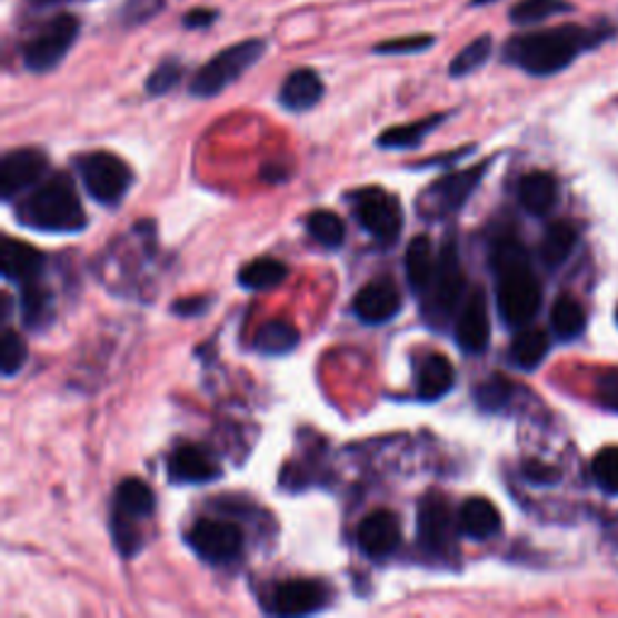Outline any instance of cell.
Listing matches in <instances>:
<instances>
[{"label":"cell","mask_w":618,"mask_h":618,"mask_svg":"<svg viewBox=\"0 0 618 618\" xmlns=\"http://www.w3.org/2000/svg\"><path fill=\"white\" fill-rule=\"evenodd\" d=\"M307 230L315 237V242L327 249H339L346 240V225L331 210H315L307 220Z\"/></svg>","instance_id":"e575fe53"},{"label":"cell","mask_w":618,"mask_h":618,"mask_svg":"<svg viewBox=\"0 0 618 618\" xmlns=\"http://www.w3.org/2000/svg\"><path fill=\"white\" fill-rule=\"evenodd\" d=\"M418 541L432 556L455 551V519L442 496L430 494L418 505Z\"/></svg>","instance_id":"8fae6325"},{"label":"cell","mask_w":618,"mask_h":618,"mask_svg":"<svg viewBox=\"0 0 618 618\" xmlns=\"http://www.w3.org/2000/svg\"><path fill=\"white\" fill-rule=\"evenodd\" d=\"M263 53H266L263 39H245L240 44L222 49L208 63H203L199 68V73L193 76L189 86L191 97H199V100L218 97L222 90H228L232 82L240 80L251 66H257Z\"/></svg>","instance_id":"277c9868"},{"label":"cell","mask_w":618,"mask_h":618,"mask_svg":"<svg viewBox=\"0 0 618 618\" xmlns=\"http://www.w3.org/2000/svg\"><path fill=\"white\" fill-rule=\"evenodd\" d=\"M32 6H39V8H47V6H56V3H63V0H30Z\"/></svg>","instance_id":"f6af8a7d"},{"label":"cell","mask_w":618,"mask_h":618,"mask_svg":"<svg viewBox=\"0 0 618 618\" xmlns=\"http://www.w3.org/2000/svg\"><path fill=\"white\" fill-rule=\"evenodd\" d=\"M346 199L353 203V213L362 230H368L377 242L395 245L403 228L401 203L395 193L382 189H360Z\"/></svg>","instance_id":"ba28073f"},{"label":"cell","mask_w":618,"mask_h":618,"mask_svg":"<svg viewBox=\"0 0 618 618\" xmlns=\"http://www.w3.org/2000/svg\"><path fill=\"white\" fill-rule=\"evenodd\" d=\"M76 170L88 193L102 206H119L133 185V172L114 152H86L76 158Z\"/></svg>","instance_id":"8992f818"},{"label":"cell","mask_w":618,"mask_h":618,"mask_svg":"<svg viewBox=\"0 0 618 618\" xmlns=\"http://www.w3.org/2000/svg\"><path fill=\"white\" fill-rule=\"evenodd\" d=\"M486 170L488 165H476L471 170L447 175L435 181V185H430L423 191V196H420V216L430 220H440L457 213V210L467 206L476 187L481 185Z\"/></svg>","instance_id":"9c48e42d"},{"label":"cell","mask_w":618,"mask_h":618,"mask_svg":"<svg viewBox=\"0 0 618 618\" xmlns=\"http://www.w3.org/2000/svg\"><path fill=\"white\" fill-rule=\"evenodd\" d=\"M435 44V37L430 34H413V37H399L389 41H379L375 53L379 56H403V53H420L428 51Z\"/></svg>","instance_id":"ab89813d"},{"label":"cell","mask_w":618,"mask_h":618,"mask_svg":"<svg viewBox=\"0 0 618 618\" xmlns=\"http://www.w3.org/2000/svg\"><path fill=\"white\" fill-rule=\"evenodd\" d=\"M517 193L527 213L546 216L558 203V181L549 172H529L519 181Z\"/></svg>","instance_id":"7402d4cb"},{"label":"cell","mask_w":618,"mask_h":618,"mask_svg":"<svg viewBox=\"0 0 618 618\" xmlns=\"http://www.w3.org/2000/svg\"><path fill=\"white\" fill-rule=\"evenodd\" d=\"M218 20V12L216 10H208V8H199V10H191L181 20V24L187 27V30H206L208 24H213Z\"/></svg>","instance_id":"7bdbcfd3"},{"label":"cell","mask_w":618,"mask_h":618,"mask_svg":"<svg viewBox=\"0 0 618 618\" xmlns=\"http://www.w3.org/2000/svg\"><path fill=\"white\" fill-rule=\"evenodd\" d=\"M578 247V230L568 220H558L549 225V230L544 232L541 240V261L549 266V269H558L560 263H566L570 255Z\"/></svg>","instance_id":"d4e9b609"},{"label":"cell","mask_w":618,"mask_h":618,"mask_svg":"<svg viewBox=\"0 0 618 618\" xmlns=\"http://www.w3.org/2000/svg\"><path fill=\"white\" fill-rule=\"evenodd\" d=\"M616 319H618V312H616Z\"/></svg>","instance_id":"7dc6e473"},{"label":"cell","mask_w":618,"mask_h":618,"mask_svg":"<svg viewBox=\"0 0 618 618\" xmlns=\"http://www.w3.org/2000/svg\"><path fill=\"white\" fill-rule=\"evenodd\" d=\"M464 286H467V278H464L461 271L457 242L449 240L447 245H442V251L438 257V269H435V276L426 290L423 317L428 319L430 327L440 329L457 315Z\"/></svg>","instance_id":"5b68a950"},{"label":"cell","mask_w":618,"mask_h":618,"mask_svg":"<svg viewBox=\"0 0 618 618\" xmlns=\"http://www.w3.org/2000/svg\"><path fill=\"white\" fill-rule=\"evenodd\" d=\"M288 273L290 271H288V266L283 261L271 259V257H261V259L245 263L240 276H237V280H240V286L245 290L261 292V290L278 288L288 278Z\"/></svg>","instance_id":"4316f807"},{"label":"cell","mask_w":618,"mask_h":618,"mask_svg":"<svg viewBox=\"0 0 618 618\" xmlns=\"http://www.w3.org/2000/svg\"><path fill=\"white\" fill-rule=\"evenodd\" d=\"M358 546L370 558H387L401 546V522L391 510H375L358 527Z\"/></svg>","instance_id":"2e32d148"},{"label":"cell","mask_w":618,"mask_h":618,"mask_svg":"<svg viewBox=\"0 0 618 618\" xmlns=\"http://www.w3.org/2000/svg\"><path fill=\"white\" fill-rule=\"evenodd\" d=\"M455 339L464 353L479 356L490 343V317H488V302L481 288H474L469 298L464 300L457 315L455 325Z\"/></svg>","instance_id":"4fadbf2b"},{"label":"cell","mask_w":618,"mask_h":618,"mask_svg":"<svg viewBox=\"0 0 618 618\" xmlns=\"http://www.w3.org/2000/svg\"><path fill=\"white\" fill-rule=\"evenodd\" d=\"M490 53H494V39H490L488 34L474 39L471 44L464 47L455 56L452 63H449V76H452V78H467V76L476 73V70L484 68L488 63Z\"/></svg>","instance_id":"836d02e7"},{"label":"cell","mask_w":618,"mask_h":618,"mask_svg":"<svg viewBox=\"0 0 618 618\" xmlns=\"http://www.w3.org/2000/svg\"><path fill=\"white\" fill-rule=\"evenodd\" d=\"M570 10L572 6L568 0H519L510 10V22L517 27H531Z\"/></svg>","instance_id":"1f68e13d"},{"label":"cell","mask_w":618,"mask_h":618,"mask_svg":"<svg viewBox=\"0 0 618 618\" xmlns=\"http://www.w3.org/2000/svg\"><path fill=\"white\" fill-rule=\"evenodd\" d=\"M117 502H119V512L129 515L133 519H146L154 510L152 490L140 479L121 481V486L117 488Z\"/></svg>","instance_id":"4dcf8cb0"},{"label":"cell","mask_w":618,"mask_h":618,"mask_svg":"<svg viewBox=\"0 0 618 618\" xmlns=\"http://www.w3.org/2000/svg\"><path fill=\"white\" fill-rule=\"evenodd\" d=\"M488 3H494V0H471V6H488Z\"/></svg>","instance_id":"bcb514c9"},{"label":"cell","mask_w":618,"mask_h":618,"mask_svg":"<svg viewBox=\"0 0 618 618\" xmlns=\"http://www.w3.org/2000/svg\"><path fill=\"white\" fill-rule=\"evenodd\" d=\"M300 333L292 325L283 319L266 321V325L255 336V348L263 356H286L298 348Z\"/></svg>","instance_id":"83f0119b"},{"label":"cell","mask_w":618,"mask_h":618,"mask_svg":"<svg viewBox=\"0 0 618 618\" xmlns=\"http://www.w3.org/2000/svg\"><path fill=\"white\" fill-rule=\"evenodd\" d=\"M49 170V158L37 148L10 150L0 162V193L10 201L24 189L34 187Z\"/></svg>","instance_id":"7c38bea8"},{"label":"cell","mask_w":618,"mask_h":618,"mask_svg":"<svg viewBox=\"0 0 618 618\" xmlns=\"http://www.w3.org/2000/svg\"><path fill=\"white\" fill-rule=\"evenodd\" d=\"M416 387H418L420 401H428V403L440 401L455 387V368H452V362H449L440 353L426 356L423 362H420V368H418Z\"/></svg>","instance_id":"44dd1931"},{"label":"cell","mask_w":618,"mask_h":618,"mask_svg":"<svg viewBox=\"0 0 618 618\" xmlns=\"http://www.w3.org/2000/svg\"><path fill=\"white\" fill-rule=\"evenodd\" d=\"M20 307H22L24 327L32 329V331L44 329L49 321L53 319V298H51V292L44 286L34 283V280H30V283H24Z\"/></svg>","instance_id":"f1b7e54d"},{"label":"cell","mask_w":618,"mask_h":618,"mask_svg":"<svg viewBox=\"0 0 618 618\" xmlns=\"http://www.w3.org/2000/svg\"><path fill=\"white\" fill-rule=\"evenodd\" d=\"M321 97H325V82L312 68H298L283 80L278 92V102L292 114H302V111L315 109Z\"/></svg>","instance_id":"ac0fdd59"},{"label":"cell","mask_w":618,"mask_h":618,"mask_svg":"<svg viewBox=\"0 0 618 618\" xmlns=\"http://www.w3.org/2000/svg\"><path fill=\"white\" fill-rule=\"evenodd\" d=\"M131 519L133 517L123 515V512H114V517H111L114 544H117V549L121 551V556H126V558H131L140 551V534H138V529H136Z\"/></svg>","instance_id":"f35d334b"},{"label":"cell","mask_w":618,"mask_h":618,"mask_svg":"<svg viewBox=\"0 0 618 618\" xmlns=\"http://www.w3.org/2000/svg\"><path fill=\"white\" fill-rule=\"evenodd\" d=\"M44 255L32 245L12 240V237H6L3 240V249H0V271L12 283H30V280H37V276L44 269Z\"/></svg>","instance_id":"d6986e66"},{"label":"cell","mask_w":618,"mask_h":618,"mask_svg":"<svg viewBox=\"0 0 618 618\" xmlns=\"http://www.w3.org/2000/svg\"><path fill=\"white\" fill-rule=\"evenodd\" d=\"M592 479L609 496H618V445L604 447L592 459Z\"/></svg>","instance_id":"d590c367"},{"label":"cell","mask_w":618,"mask_h":618,"mask_svg":"<svg viewBox=\"0 0 618 618\" xmlns=\"http://www.w3.org/2000/svg\"><path fill=\"white\" fill-rule=\"evenodd\" d=\"M525 476L531 484H539V486H549L558 479V471L551 467H544L539 461H529L525 467Z\"/></svg>","instance_id":"ee69618b"},{"label":"cell","mask_w":618,"mask_h":618,"mask_svg":"<svg viewBox=\"0 0 618 618\" xmlns=\"http://www.w3.org/2000/svg\"><path fill=\"white\" fill-rule=\"evenodd\" d=\"M27 362V346L20 333L6 329L0 336V372L3 377H16Z\"/></svg>","instance_id":"8d00e7d4"},{"label":"cell","mask_w":618,"mask_h":618,"mask_svg":"<svg viewBox=\"0 0 618 618\" xmlns=\"http://www.w3.org/2000/svg\"><path fill=\"white\" fill-rule=\"evenodd\" d=\"M512 395H515V385L510 382V379L502 375H494V377L484 379V382L474 389V401L481 411L498 413L510 403Z\"/></svg>","instance_id":"d6a6232c"},{"label":"cell","mask_w":618,"mask_h":618,"mask_svg":"<svg viewBox=\"0 0 618 618\" xmlns=\"http://www.w3.org/2000/svg\"><path fill=\"white\" fill-rule=\"evenodd\" d=\"M208 307H210L208 295H191V298H181L172 302V312L177 317H201L206 315Z\"/></svg>","instance_id":"b9f144b4"},{"label":"cell","mask_w":618,"mask_h":618,"mask_svg":"<svg viewBox=\"0 0 618 618\" xmlns=\"http://www.w3.org/2000/svg\"><path fill=\"white\" fill-rule=\"evenodd\" d=\"M549 333L541 329H525L515 336L510 346V362L519 370H534L549 356Z\"/></svg>","instance_id":"484cf974"},{"label":"cell","mask_w":618,"mask_h":618,"mask_svg":"<svg viewBox=\"0 0 618 618\" xmlns=\"http://www.w3.org/2000/svg\"><path fill=\"white\" fill-rule=\"evenodd\" d=\"M401 312V292L395 280L377 278L372 283L362 286L353 298V315L362 325H387Z\"/></svg>","instance_id":"9a60e30c"},{"label":"cell","mask_w":618,"mask_h":618,"mask_svg":"<svg viewBox=\"0 0 618 618\" xmlns=\"http://www.w3.org/2000/svg\"><path fill=\"white\" fill-rule=\"evenodd\" d=\"M585 325H587V315L582 305L575 298H570V295H560L551 309V329L558 339L564 341L578 339V336L585 331Z\"/></svg>","instance_id":"f546056e"},{"label":"cell","mask_w":618,"mask_h":618,"mask_svg":"<svg viewBox=\"0 0 618 618\" xmlns=\"http://www.w3.org/2000/svg\"><path fill=\"white\" fill-rule=\"evenodd\" d=\"M189 544L196 556L206 564L225 566L240 558L245 546V534L235 522H220V519H199L189 531Z\"/></svg>","instance_id":"30bf717a"},{"label":"cell","mask_w":618,"mask_h":618,"mask_svg":"<svg viewBox=\"0 0 618 618\" xmlns=\"http://www.w3.org/2000/svg\"><path fill=\"white\" fill-rule=\"evenodd\" d=\"M459 529L474 541H488L500 534L502 517L488 498H469L459 510Z\"/></svg>","instance_id":"ffe728a7"},{"label":"cell","mask_w":618,"mask_h":618,"mask_svg":"<svg viewBox=\"0 0 618 618\" xmlns=\"http://www.w3.org/2000/svg\"><path fill=\"white\" fill-rule=\"evenodd\" d=\"M403 269H406V278H409L411 290L416 295H423L435 276V269H438V259L432 255L430 237L426 235L413 237L409 242V249H406Z\"/></svg>","instance_id":"603a6c76"},{"label":"cell","mask_w":618,"mask_h":618,"mask_svg":"<svg viewBox=\"0 0 618 618\" xmlns=\"http://www.w3.org/2000/svg\"><path fill=\"white\" fill-rule=\"evenodd\" d=\"M597 399L604 409L618 413V368L604 370L597 379Z\"/></svg>","instance_id":"60d3db41"},{"label":"cell","mask_w":618,"mask_h":618,"mask_svg":"<svg viewBox=\"0 0 618 618\" xmlns=\"http://www.w3.org/2000/svg\"><path fill=\"white\" fill-rule=\"evenodd\" d=\"M78 34H80V22L76 16H70V12L56 16L22 47L24 68L32 70V73H49V70L59 68V63L68 56L70 47L76 44Z\"/></svg>","instance_id":"52a82bcc"},{"label":"cell","mask_w":618,"mask_h":618,"mask_svg":"<svg viewBox=\"0 0 618 618\" xmlns=\"http://www.w3.org/2000/svg\"><path fill=\"white\" fill-rule=\"evenodd\" d=\"M167 474H170V481L172 484H193V486H201V484H210L220 479V469L216 459L210 457L208 452H203L201 447H193V445H185L175 449V455L170 457V467H167Z\"/></svg>","instance_id":"e0dca14e"},{"label":"cell","mask_w":618,"mask_h":618,"mask_svg":"<svg viewBox=\"0 0 618 618\" xmlns=\"http://www.w3.org/2000/svg\"><path fill=\"white\" fill-rule=\"evenodd\" d=\"M181 76H185V68H181L179 61H165L150 73L146 82V92L150 97H162L179 86Z\"/></svg>","instance_id":"74e56055"},{"label":"cell","mask_w":618,"mask_h":618,"mask_svg":"<svg viewBox=\"0 0 618 618\" xmlns=\"http://www.w3.org/2000/svg\"><path fill=\"white\" fill-rule=\"evenodd\" d=\"M18 222L39 232H80L88 225V218L73 179L63 172L41 179L39 187L18 206Z\"/></svg>","instance_id":"3957f363"},{"label":"cell","mask_w":618,"mask_h":618,"mask_svg":"<svg viewBox=\"0 0 618 618\" xmlns=\"http://www.w3.org/2000/svg\"><path fill=\"white\" fill-rule=\"evenodd\" d=\"M611 32L587 30L580 24H564L554 30H539L512 37L505 44V61L534 78H549L575 63L580 53L601 44Z\"/></svg>","instance_id":"6da1fadb"},{"label":"cell","mask_w":618,"mask_h":618,"mask_svg":"<svg viewBox=\"0 0 618 618\" xmlns=\"http://www.w3.org/2000/svg\"><path fill=\"white\" fill-rule=\"evenodd\" d=\"M445 121H447V114H432V117H426V119H418L413 123L395 126V129L382 131V136L377 138V146L385 148V150H411V148H418L428 138V133H432Z\"/></svg>","instance_id":"cb8c5ba5"},{"label":"cell","mask_w":618,"mask_h":618,"mask_svg":"<svg viewBox=\"0 0 618 618\" xmlns=\"http://www.w3.org/2000/svg\"><path fill=\"white\" fill-rule=\"evenodd\" d=\"M329 604V589L317 580H286L271 592V611L278 616H307L317 614Z\"/></svg>","instance_id":"5bb4252c"},{"label":"cell","mask_w":618,"mask_h":618,"mask_svg":"<svg viewBox=\"0 0 618 618\" xmlns=\"http://www.w3.org/2000/svg\"><path fill=\"white\" fill-rule=\"evenodd\" d=\"M490 266L496 271L500 319L510 329H525L541 307V283L525 247L515 237H502L490 255Z\"/></svg>","instance_id":"7a4b0ae2"}]
</instances>
